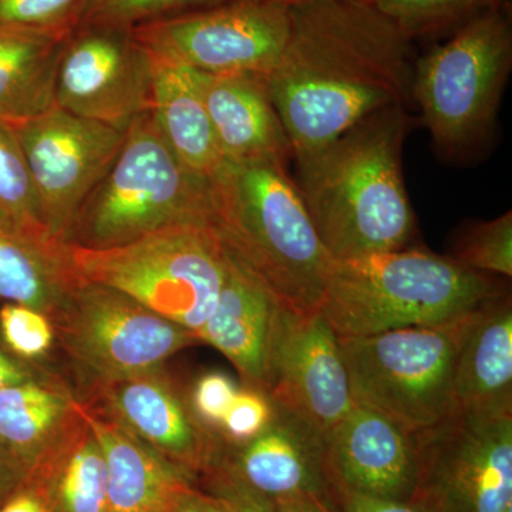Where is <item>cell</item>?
Instances as JSON below:
<instances>
[{
	"label": "cell",
	"mask_w": 512,
	"mask_h": 512,
	"mask_svg": "<svg viewBox=\"0 0 512 512\" xmlns=\"http://www.w3.org/2000/svg\"><path fill=\"white\" fill-rule=\"evenodd\" d=\"M291 15L275 0H225L134 29L147 49L207 74L268 77L284 52Z\"/></svg>",
	"instance_id": "30bf717a"
},
{
	"label": "cell",
	"mask_w": 512,
	"mask_h": 512,
	"mask_svg": "<svg viewBox=\"0 0 512 512\" xmlns=\"http://www.w3.org/2000/svg\"><path fill=\"white\" fill-rule=\"evenodd\" d=\"M421 512L512 511V412L456 410L414 433Z\"/></svg>",
	"instance_id": "9c48e42d"
},
{
	"label": "cell",
	"mask_w": 512,
	"mask_h": 512,
	"mask_svg": "<svg viewBox=\"0 0 512 512\" xmlns=\"http://www.w3.org/2000/svg\"><path fill=\"white\" fill-rule=\"evenodd\" d=\"M26 474L16 464L0 454V505L9 500L26 484Z\"/></svg>",
	"instance_id": "f35d334b"
},
{
	"label": "cell",
	"mask_w": 512,
	"mask_h": 512,
	"mask_svg": "<svg viewBox=\"0 0 512 512\" xmlns=\"http://www.w3.org/2000/svg\"><path fill=\"white\" fill-rule=\"evenodd\" d=\"M225 258L218 232L202 224L158 229L116 247L67 244L79 284L123 293L197 338L217 306Z\"/></svg>",
	"instance_id": "5b68a950"
},
{
	"label": "cell",
	"mask_w": 512,
	"mask_h": 512,
	"mask_svg": "<svg viewBox=\"0 0 512 512\" xmlns=\"http://www.w3.org/2000/svg\"><path fill=\"white\" fill-rule=\"evenodd\" d=\"M275 2L281 3L286 8H292V6L301 5V3L309 2V0H275Z\"/></svg>",
	"instance_id": "b9f144b4"
},
{
	"label": "cell",
	"mask_w": 512,
	"mask_h": 512,
	"mask_svg": "<svg viewBox=\"0 0 512 512\" xmlns=\"http://www.w3.org/2000/svg\"><path fill=\"white\" fill-rule=\"evenodd\" d=\"M339 512H421L406 501L383 500L360 494H336L329 497Z\"/></svg>",
	"instance_id": "d590c367"
},
{
	"label": "cell",
	"mask_w": 512,
	"mask_h": 512,
	"mask_svg": "<svg viewBox=\"0 0 512 512\" xmlns=\"http://www.w3.org/2000/svg\"><path fill=\"white\" fill-rule=\"evenodd\" d=\"M205 109L224 163L293 158L291 141L276 111L265 77L197 72Z\"/></svg>",
	"instance_id": "d6986e66"
},
{
	"label": "cell",
	"mask_w": 512,
	"mask_h": 512,
	"mask_svg": "<svg viewBox=\"0 0 512 512\" xmlns=\"http://www.w3.org/2000/svg\"><path fill=\"white\" fill-rule=\"evenodd\" d=\"M232 478L274 501L292 495L329 497L323 439L312 427L275 404L271 423L254 440L218 456L205 474Z\"/></svg>",
	"instance_id": "e0dca14e"
},
{
	"label": "cell",
	"mask_w": 512,
	"mask_h": 512,
	"mask_svg": "<svg viewBox=\"0 0 512 512\" xmlns=\"http://www.w3.org/2000/svg\"><path fill=\"white\" fill-rule=\"evenodd\" d=\"M222 2L225 0H84L77 28L107 26L134 30L154 20L208 8Z\"/></svg>",
	"instance_id": "f546056e"
},
{
	"label": "cell",
	"mask_w": 512,
	"mask_h": 512,
	"mask_svg": "<svg viewBox=\"0 0 512 512\" xmlns=\"http://www.w3.org/2000/svg\"><path fill=\"white\" fill-rule=\"evenodd\" d=\"M269 399L323 440L353 406L339 338L322 312H282Z\"/></svg>",
	"instance_id": "4fadbf2b"
},
{
	"label": "cell",
	"mask_w": 512,
	"mask_h": 512,
	"mask_svg": "<svg viewBox=\"0 0 512 512\" xmlns=\"http://www.w3.org/2000/svg\"><path fill=\"white\" fill-rule=\"evenodd\" d=\"M512 66L507 3L468 20L413 67L412 96L448 160L473 156L493 133Z\"/></svg>",
	"instance_id": "52a82bcc"
},
{
	"label": "cell",
	"mask_w": 512,
	"mask_h": 512,
	"mask_svg": "<svg viewBox=\"0 0 512 512\" xmlns=\"http://www.w3.org/2000/svg\"><path fill=\"white\" fill-rule=\"evenodd\" d=\"M83 424L82 433L56 447L45 466L26 483L45 493L50 512H110L103 450Z\"/></svg>",
	"instance_id": "d4e9b609"
},
{
	"label": "cell",
	"mask_w": 512,
	"mask_h": 512,
	"mask_svg": "<svg viewBox=\"0 0 512 512\" xmlns=\"http://www.w3.org/2000/svg\"><path fill=\"white\" fill-rule=\"evenodd\" d=\"M458 264L484 275H512V214L478 222L458 239L454 255Z\"/></svg>",
	"instance_id": "f1b7e54d"
},
{
	"label": "cell",
	"mask_w": 512,
	"mask_h": 512,
	"mask_svg": "<svg viewBox=\"0 0 512 512\" xmlns=\"http://www.w3.org/2000/svg\"><path fill=\"white\" fill-rule=\"evenodd\" d=\"M406 106L370 114L325 148L296 161L298 187L333 259L406 248L414 212L403 177Z\"/></svg>",
	"instance_id": "7a4b0ae2"
},
{
	"label": "cell",
	"mask_w": 512,
	"mask_h": 512,
	"mask_svg": "<svg viewBox=\"0 0 512 512\" xmlns=\"http://www.w3.org/2000/svg\"><path fill=\"white\" fill-rule=\"evenodd\" d=\"M55 103L74 116L128 128L151 109L146 47L130 29H74L57 62Z\"/></svg>",
	"instance_id": "7c38bea8"
},
{
	"label": "cell",
	"mask_w": 512,
	"mask_h": 512,
	"mask_svg": "<svg viewBox=\"0 0 512 512\" xmlns=\"http://www.w3.org/2000/svg\"><path fill=\"white\" fill-rule=\"evenodd\" d=\"M10 126L28 163L46 228L67 244L80 208L119 154L127 128L83 119L57 106Z\"/></svg>",
	"instance_id": "8fae6325"
},
{
	"label": "cell",
	"mask_w": 512,
	"mask_h": 512,
	"mask_svg": "<svg viewBox=\"0 0 512 512\" xmlns=\"http://www.w3.org/2000/svg\"><path fill=\"white\" fill-rule=\"evenodd\" d=\"M212 228L286 311H320L333 258L286 165L224 163L208 181Z\"/></svg>",
	"instance_id": "3957f363"
},
{
	"label": "cell",
	"mask_w": 512,
	"mask_h": 512,
	"mask_svg": "<svg viewBox=\"0 0 512 512\" xmlns=\"http://www.w3.org/2000/svg\"><path fill=\"white\" fill-rule=\"evenodd\" d=\"M0 512H50V507L45 493L40 488L25 484L0 505Z\"/></svg>",
	"instance_id": "8d00e7d4"
},
{
	"label": "cell",
	"mask_w": 512,
	"mask_h": 512,
	"mask_svg": "<svg viewBox=\"0 0 512 512\" xmlns=\"http://www.w3.org/2000/svg\"><path fill=\"white\" fill-rule=\"evenodd\" d=\"M66 410L62 394L30 380L0 389V454L26 474V483L55 451L50 440Z\"/></svg>",
	"instance_id": "cb8c5ba5"
},
{
	"label": "cell",
	"mask_w": 512,
	"mask_h": 512,
	"mask_svg": "<svg viewBox=\"0 0 512 512\" xmlns=\"http://www.w3.org/2000/svg\"><path fill=\"white\" fill-rule=\"evenodd\" d=\"M177 512H228L220 498L192 490L178 505Z\"/></svg>",
	"instance_id": "ab89813d"
},
{
	"label": "cell",
	"mask_w": 512,
	"mask_h": 512,
	"mask_svg": "<svg viewBox=\"0 0 512 512\" xmlns=\"http://www.w3.org/2000/svg\"><path fill=\"white\" fill-rule=\"evenodd\" d=\"M323 470L329 497L360 494L409 503L417 477L414 433L353 403L323 440Z\"/></svg>",
	"instance_id": "9a60e30c"
},
{
	"label": "cell",
	"mask_w": 512,
	"mask_h": 512,
	"mask_svg": "<svg viewBox=\"0 0 512 512\" xmlns=\"http://www.w3.org/2000/svg\"><path fill=\"white\" fill-rule=\"evenodd\" d=\"M274 414L275 403L262 390H238L222 420V437L231 447L244 446L268 427Z\"/></svg>",
	"instance_id": "d6a6232c"
},
{
	"label": "cell",
	"mask_w": 512,
	"mask_h": 512,
	"mask_svg": "<svg viewBox=\"0 0 512 512\" xmlns=\"http://www.w3.org/2000/svg\"><path fill=\"white\" fill-rule=\"evenodd\" d=\"M29 380L28 373L5 353L0 352V389Z\"/></svg>",
	"instance_id": "60d3db41"
},
{
	"label": "cell",
	"mask_w": 512,
	"mask_h": 512,
	"mask_svg": "<svg viewBox=\"0 0 512 512\" xmlns=\"http://www.w3.org/2000/svg\"><path fill=\"white\" fill-rule=\"evenodd\" d=\"M238 390L231 377L224 373H208L202 376L195 386L192 394V412L207 429H220Z\"/></svg>",
	"instance_id": "836d02e7"
},
{
	"label": "cell",
	"mask_w": 512,
	"mask_h": 512,
	"mask_svg": "<svg viewBox=\"0 0 512 512\" xmlns=\"http://www.w3.org/2000/svg\"><path fill=\"white\" fill-rule=\"evenodd\" d=\"M212 494L220 498L228 512H275L274 503L244 485L218 473L207 474Z\"/></svg>",
	"instance_id": "e575fe53"
},
{
	"label": "cell",
	"mask_w": 512,
	"mask_h": 512,
	"mask_svg": "<svg viewBox=\"0 0 512 512\" xmlns=\"http://www.w3.org/2000/svg\"><path fill=\"white\" fill-rule=\"evenodd\" d=\"M84 0H0V29L67 39L79 25Z\"/></svg>",
	"instance_id": "4dcf8cb0"
},
{
	"label": "cell",
	"mask_w": 512,
	"mask_h": 512,
	"mask_svg": "<svg viewBox=\"0 0 512 512\" xmlns=\"http://www.w3.org/2000/svg\"><path fill=\"white\" fill-rule=\"evenodd\" d=\"M106 460L110 512H174L190 494V474L173 466L113 420L73 404Z\"/></svg>",
	"instance_id": "ffe728a7"
},
{
	"label": "cell",
	"mask_w": 512,
	"mask_h": 512,
	"mask_svg": "<svg viewBox=\"0 0 512 512\" xmlns=\"http://www.w3.org/2000/svg\"><path fill=\"white\" fill-rule=\"evenodd\" d=\"M272 503H274L275 512H333L330 498L320 497V495H292V497L278 498Z\"/></svg>",
	"instance_id": "74e56055"
},
{
	"label": "cell",
	"mask_w": 512,
	"mask_h": 512,
	"mask_svg": "<svg viewBox=\"0 0 512 512\" xmlns=\"http://www.w3.org/2000/svg\"><path fill=\"white\" fill-rule=\"evenodd\" d=\"M333 505V503H332ZM333 512H339L338 508L335 507V505H333Z\"/></svg>",
	"instance_id": "7bdbcfd3"
},
{
	"label": "cell",
	"mask_w": 512,
	"mask_h": 512,
	"mask_svg": "<svg viewBox=\"0 0 512 512\" xmlns=\"http://www.w3.org/2000/svg\"><path fill=\"white\" fill-rule=\"evenodd\" d=\"M384 16L393 20L409 37H426L454 32L485 10L498 8L507 0H370Z\"/></svg>",
	"instance_id": "83f0119b"
},
{
	"label": "cell",
	"mask_w": 512,
	"mask_h": 512,
	"mask_svg": "<svg viewBox=\"0 0 512 512\" xmlns=\"http://www.w3.org/2000/svg\"><path fill=\"white\" fill-rule=\"evenodd\" d=\"M3 339L16 355L33 359L52 345L53 330L45 316L29 306L10 303L0 311Z\"/></svg>",
	"instance_id": "1f68e13d"
},
{
	"label": "cell",
	"mask_w": 512,
	"mask_h": 512,
	"mask_svg": "<svg viewBox=\"0 0 512 512\" xmlns=\"http://www.w3.org/2000/svg\"><path fill=\"white\" fill-rule=\"evenodd\" d=\"M457 410L512 412V303L505 292L468 316L454 365Z\"/></svg>",
	"instance_id": "44dd1931"
},
{
	"label": "cell",
	"mask_w": 512,
	"mask_h": 512,
	"mask_svg": "<svg viewBox=\"0 0 512 512\" xmlns=\"http://www.w3.org/2000/svg\"><path fill=\"white\" fill-rule=\"evenodd\" d=\"M225 251L217 306L198 339L228 357L248 387L266 393L284 308L227 245Z\"/></svg>",
	"instance_id": "2e32d148"
},
{
	"label": "cell",
	"mask_w": 512,
	"mask_h": 512,
	"mask_svg": "<svg viewBox=\"0 0 512 512\" xmlns=\"http://www.w3.org/2000/svg\"><path fill=\"white\" fill-rule=\"evenodd\" d=\"M106 397L120 426L184 473H207L214 464L218 440L170 387L146 373L111 379Z\"/></svg>",
	"instance_id": "ac0fdd59"
},
{
	"label": "cell",
	"mask_w": 512,
	"mask_h": 512,
	"mask_svg": "<svg viewBox=\"0 0 512 512\" xmlns=\"http://www.w3.org/2000/svg\"><path fill=\"white\" fill-rule=\"evenodd\" d=\"M56 279L79 284L67 262L0 228V298L40 309L49 302Z\"/></svg>",
	"instance_id": "4316f807"
},
{
	"label": "cell",
	"mask_w": 512,
	"mask_h": 512,
	"mask_svg": "<svg viewBox=\"0 0 512 512\" xmlns=\"http://www.w3.org/2000/svg\"><path fill=\"white\" fill-rule=\"evenodd\" d=\"M284 52L266 87L295 161L370 114L412 96V39L370 0H309L289 8Z\"/></svg>",
	"instance_id": "6da1fadb"
},
{
	"label": "cell",
	"mask_w": 512,
	"mask_h": 512,
	"mask_svg": "<svg viewBox=\"0 0 512 512\" xmlns=\"http://www.w3.org/2000/svg\"><path fill=\"white\" fill-rule=\"evenodd\" d=\"M72 339L87 365L121 379L146 375L198 338L123 293L79 284Z\"/></svg>",
	"instance_id": "5bb4252c"
},
{
	"label": "cell",
	"mask_w": 512,
	"mask_h": 512,
	"mask_svg": "<svg viewBox=\"0 0 512 512\" xmlns=\"http://www.w3.org/2000/svg\"><path fill=\"white\" fill-rule=\"evenodd\" d=\"M507 292L451 256L397 249L333 259L320 312L339 338L457 322Z\"/></svg>",
	"instance_id": "277c9868"
},
{
	"label": "cell",
	"mask_w": 512,
	"mask_h": 512,
	"mask_svg": "<svg viewBox=\"0 0 512 512\" xmlns=\"http://www.w3.org/2000/svg\"><path fill=\"white\" fill-rule=\"evenodd\" d=\"M62 37L0 29V120L9 124L53 109Z\"/></svg>",
	"instance_id": "603a6c76"
},
{
	"label": "cell",
	"mask_w": 512,
	"mask_h": 512,
	"mask_svg": "<svg viewBox=\"0 0 512 512\" xmlns=\"http://www.w3.org/2000/svg\"><path fill=\"white\" fill-rule=\"evenodd\" d=\"M470 315L441 326L338 336L353 403L412 433L451 416L458 342Z\"/></svg>",
	"instance_id": "ba28073f"
},
{
	"label": "cell",
	"mask_w": 512,
	"mask_h": 512,
	"mask_svg": "<svg viewBox=\"0 0 512 512\" xmlns=\"http://www.w3.org/2000/svg\"><path fill=\"white\" fill-rule=\"evenodd\" d=\"M211 222L208 181L181 164L146 111L128 126L119 154L77 214V241L67 244L116 247L158 229Z\"/></svg>",
	"instance_id": "8992f818"
},
{
	"label": "cell",
	"mask_w": 512,
	"mask_h": 512,
	"mask_svg": "<svg viewBox=\"0 0 512 512\" xmlns=\"http://www.w3.org/2000/svg\"><path fill=\"white\" fill-rule=\"evenodd\" d=\"M0 228L19 235L57 259H67L66 244L56 241L43 221L18 137L3 120H0Z\"/></svg>",
	"instance_id": "484cf974"
},
{
	"label": "cell",
	"mask_w": 512,
	"mask_h": 512,
	"mask_svg": "<svg viewBox=\"0 0 512 512\" xmlns=\"http://www.w3.org/2000/svg\"><path fill=\"white\" fill-rule=\"evenodd\" d=\"M147 52L151 67L150 111L158 130L191 174L210 181L224 160L195 70L153 50Z\"/></svg>",
	"instance_id": "7402d4cb"
},
{
	"label": "cell",
	"mask_w": 512,
	"mask_h": 512,
	"mask_svg": "<svg viewBox=\"0 0 512 512\" xmlns=\"http://www.w3.org/2000/svg\"><path fill=\"white\" fill-rule=\"evenodd\" d=\"M174 512H177V511H174Z\"/></svg>",
	"instance_id": "ee69618b"
}]
</instances>
